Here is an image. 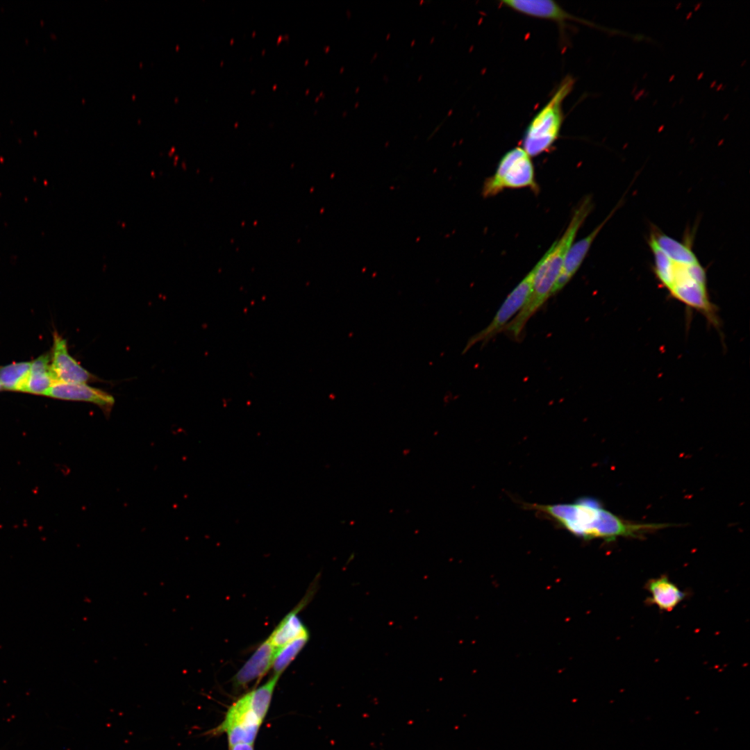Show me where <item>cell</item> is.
Instances as JSON below:
<instances>
[{"label": "cell", "instance_id": "21", "mask_svg": "<svg viewBox=\"0 0 750 750\" xmlns=\"http://www.w3.org/2000/svg\"><path fill=\"white\" fill-rule=\"evenodd\" d=\"M1 388H2V385H1V384L0 383V390L1 389Z\"/></svg>", "mask_w": 750, "mask_h": 750}, {"label": "cell", "instance_id": "11", "mask_svg": "<svg viewBox=\"0 0 750 750\" xmlns=\"http://www.w3.org/2000/svg\"><path fill=\"white\" fill-rule=\"evenodd\" d=\"M505 6L522 14L560 24L568 20L584 22L567 12L557 3L550 0H503Z\"/></svg>", "mask_w": 750, "mask_h": 750}, {"label": "cell", "instance_id": "15", "mask_svg": "<svg viewBox=\"0 0 750 750\" xmlns=\"http://www.w3.org/2000/svg\"><path fill=\"white\" fill-rule=\"evenodd\" d=\"M280 676L273 674L263 685L247 692L251 708L262 723L268 712Z\"/></svg>", "mask_w": 750, "mask_h": 750}, {"label": "cell", "instance_id": "19", "mask_svg": "<svg viewBox=\"0 0 750 750\" xmlns=\"http://www.w3.org/2000/svg\"><path fill=\"white\" fill-rule=\"evenodd\" d=\"M50 357L44 355L35 360L31 365L30 374L51 372Z\"/></svg>", "mask_w": 750, "mask_h": 750}, {"label": "cell", "instance_id": "18", "mask_svg": "<svg viewBox=\"0 0 750 750\" xmlns=\"http://www.w3.org/2000/svg\"><path fill=\"white\" fill-rule=\"evenodd\" d=\"M54 383H56V381L51 371L48 372L30 374L23 391L46 395Z\"/></svg>", "mask_w": 750, "mask_h": 750}, {"label": "cell", "instance_id": "7", "mask_svg": "<svg viewBox=\"0 0 750 750\" xmlns=\"http://www.w3.org/2000/svg\"><path fill=\"white\" fill-rule=\"evenodd\" d=\"M51 369L56 383H86L94 379L90 372L70 356L66 340L57 333L53 335Z\"/></svg>", "mask_w": 750, "mask_h": 750}, {"label": "cell", "instance_id": "3", "mask_svg": "<svg viewBox=\"0 0 750 750\" xmlns=\"http://www.w3.org/2000/svg\"><path fill=\"white\" fill-rule=\"evenodd\" d=\"M574 83L572 77H565L550 100L528 124L522 145L531 157L549 150L558 139L563 122L562 103L571 92Z\"/></svg>", "mask_w": 750, "mask_h": 750}, {"label": "cell", "instance_id": "1", "mask_svg": "<svg viewBox=\"0 0 750 750\" xmlns=\"http://www.w3.org/2000/svg\"><path fill=\"white\" fill-rule=\"evenodd\" d=\"M530 506L550 517L569 533L584 540L598 538L611 542L619 537H640L671 526L626 520L605 509L599 501L590 497H583L570 503Z\"/></svg>", "mask_w": 750, "mask_h": 750}, {"label": "cell", "instance_id": "20", "mask_svg": "<svg viewBox=\"0 0 750 750\" xmlns=\"http://www.w3.org/2000/svg\"><path fill=\"white\" fill-rule=\"evenodd\" d=\"M228 747L229 750H254L253 743H238Z\"/></svg>", "mask_w": 750, "mask_h": 750}, {"label": "cell", "instance_id": "4", "mask_svg": "<svg viewBox=\"0 0 750 750\" xmlns=\"http://www.w3.org/2000/svg\"><path fill=\"white\" fill-rule=\"evenodd\" d=\"M524 188L538 191L531 156L522 147H515L503 156L494 174L484 181L481 194L488 198L505 189Z\"/></svg>", "mask_w": 750, "mask_h": 750}, {"label": "cell", "instance_id": "12", "mask_svg": "<svg viewBox=\"0 0 750 750\" xmlns=\"http://www.w3.org/2000/svg\"><path fill=\"white\" fill-rule=\"evenodd\" d=\"M304 605L301 603L288 613L267 638L277 650L294 640L309 635L307 628L298 615Z\"/></svg>", "mask_w": 750, "mask_h": 750}, {"label": "cell", "instance_id": "6", "mask_svg": "<svg viewBox=\"0 0 750 750\" xmlns=\"http://www.w3.org/2000/svg\"><path fill=\"white\" fill-rule=\"evenodd\" d=\"M533 276L534 267L508 295L489 325L468 340L462 354L476 343H485L503 331L511 318L519 312L526 303L532 291Z\"/></svg>", "mask_w": 750, "mask_h": 750}, {"label": "cell", "instance_id": "13", "mask_svg": "<svg viewBox=\"0 0 750 750\" xmlns=\"http://www.w3.org/2000/svg\"><path fill=\"white\" fill-rule=\"evenodd\" d=\"M647 588L650 601L662 610L672 611L684 598V593L667 577L651 579Z\"/></svg>", "mask_w": 750, "mask_h": 750}, {"label": "cell", "instance_id": "10", "mask_svg": "<svg viewBox=\"0 0 750 750\" xmlns=\"http://www.w3.org/2000/svg\"><path fill=\"white\" fill-rule=\"evenodd\" d=\"M276 651L267 638L233 676L234 688H244L255 680L262 678L272 668Z\"/></svg>", "mask_w": 750, "mask_h": 750}, {"label": "cell", "instance_id": "5", "mask_svg": "<svg viewBox=\"0 0 750 750\" xmlns=\"http://www.w3.org/2000/svg\"><path fill=\"white\" fill-rule=\"evenodd\" d=\"M261 724L251 708L246 693L228 708L223 721L206 734L226 733L228 747L238 743H253Z\"/></svg>", "mask_w": 750, "mask_h": 750}, {"label": "cell", "instance_id": "8", "mask_svg": "<svg viewBox=\"0 0 750 750\" xmlns=\"http://www.w3.org/2000/svg\"><path fill=\"white\" fill-rule=\"evenodd\" d=\"M46 395L64 400L92 403L106 412H110L115 403V399L110 394L86 383L56 382Z\"/></svg>", "mask_w": 750, "mask_h": 750}, {"label": "cell", "instance_id": "9", "mask_svg": "<svg viewBox=\"0 0 750 750\" xmlns=\"http://www.w3.org/2000/svg\"><path fill=\"white\" fill-rule=\"evenodd\" d=\"M621 200L607 217L597 226L589 235L573 244L569 249L563 263L562 270L552 290L553 295L562 290L577 272L586 257L594 240L606 222L622 205Z\"/></svg>", "mask_w": 750, "mask_h": 750}, {"label": "cell", "instance_id": "14", "mask_svg": "<svg viewBox=\"0 0 750 750\" xmlns=\"http://www.w3.org/2000/svg\"><path fill=\"white\" fill-rule=\"evenodd\" d=\"M650 237L673 262L685 265L699 262L689 244L681 242L656 229L651 232Z\"/></svg>", "mask_w": 750, "mask_h": 750}, {"label": "cell", "instance_id": "17", "mask_svg": "<svg viewBox=\"0 0 750 750\" xmlns=\"http://www.w3.org/2000/svg\"><path fill=\"white\" fill-rule=\"evenodd\" d=\"M308 636L299 638L279 648L273 662L274 674L281 676L307 643Z\"/></svg>", "mask_w": 750, "mask_h": 750}, {"label": "cell", "instance_id": "16", "mask_svg": "<svg viewBox=\"0 0 750 750\" xmlns=\"http://www.w3.org/2000/svg\"><path fill=\"white\" fill-rule=\"evenodd\" d=\"M31 365L28 362H17L1 368V385L8 390L23 391L30 374Z\"/></svg>", "mask_w": 750, "mask_h": 750}, {"label": "cell", "instance_id": "2", "mask_svg": "<svg viewBox=\"0 0 750 750\" xmlns=\"http://www.w3.org/2000/svg\"><path fill=\"white\" fill-rule=\"evenodd\" d=\"M593 208L590 197H585L574 210L570 222L561 236L534 266L531 293L524 306L525 311L533 315L551 296L552 290L562 270L567 253L576 233Z\"/></svg>", "mask_w": 750, "mask_h": 750}]
</instances>
